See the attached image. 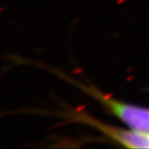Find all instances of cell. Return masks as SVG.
Wrapping results in <instances>:
<instances>
[{
  "label": "cell",
  "mask_w": 149,
  "mask_h": 149,
  "mask_svg": "<svg viewBox=\"0 0 149 149\" xmlns=\"http://www.w3.org/2000/svg\"><path fill=\"white\" fill-rule=\"evenodd\" d=\"M74 83L77 84L78 87H80L83 91L87 93L93 98L102 103L103 107L107 109L109 112L121 120L130 130L149 134L148 108H144L141 106H136L113 99L95 87L88 86L81 83Z\"/></svg>",
  "instance_id": "cell-1"
},
{
  "label": "cell",
  "mask_w": 149,
  "mask_h": 149,
  "mask_svg": "<svg viewBox=\"0 0 149 149\" xmlns=\"http://www.w3.org/2000/svg\"><path fill=\"white\" fill-rule=\"evenodd\" d=\"M76 120L87 123L115 142L130 148H149V134L133 130H123L93 120L86 114H77Z\"/></svg>",
  "instance_id": "cell-2"
}]
</instances>
